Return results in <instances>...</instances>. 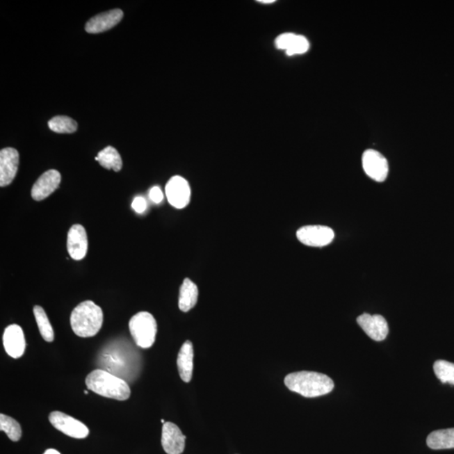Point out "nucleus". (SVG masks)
I'll return each mask as SVG.
<instances>
[{
    "label": "nucleus",
    "instance_id": "obj_16",
    "mask_svg": "<svg viewBox=\"0 0 454 454\" xmlns=\"http://www.w3.org/2000/svg\"><path fill=\"white\" fill-rule=\"evenodd\" d=\"M177 364L181 379L186 383L190 382L194 369V348L190 341H186L181 347Z\"/></svg>",
    "mask_w": 454,
    "mask_h": 454
},
{
    "label": "nucleus",
    "instance_id": "obj_25",
    "mask_svg": "<svg viewBox=\"0 0 454 454\" xmlns=\"http://www.w3.org/2000/svg\"><path fill=\"white\" fill-rule=\"evenodd\" d=\"M294 33H284L278 36L276 39V47L280 50L287 51L291 47L292 43L294 42L296 38Z\"/></svg>",
    "mask_w": 454,
    "mask_h": 454
},
{
    "label": "nucleus",
    "instance_id": "obj_12",
    "mask_svg": "<svg viewBox=\"0 0 454 454\" xmlns=\"http://www.w3.org/2000/svg\"><path fill=\"white\" fill-rule=\"evenodd\" d=\"M357 323L371 339L381 341L387 339L389 325L387 320L380 315H369L367 313L359 316Z\"/></svg>",
    "mask_w": 454,
    "mask_h": 454
},
{
    "label": "nucleus",
    "instance_id": "obj_19",
    "mask_svg": "<svg viewBox=\"0 0 454 454\" xmlns=\"http://www.w3.org/2000/svg\"><path fill=\"white\" fill-rule=\"evenodd\" d=\"M100 165L108 170L119 172L122 168V159L117 150L115 147L108 146L102 151H100L95 158Z\"/></svg>",
    "mask_w": 454,
    "mask_h": 454
},
{
    "label": "nucleus",
    "instance_id": "obj_8",
    "mask_svg": "<svg viewBox=\"0 0 454 454\" xmlns=\"http://www.w3.org/2000/svg\"><path fill=\"white\" fill-rule=\"evenodd\" d=\"M165 193L168 202L176 209L186 208L190 204V186L183 177H172L167 184Z\"/></svg>",
    "mask_w": 454,
    "mask_h": 454
},
{
    "label": "nucleus",
    "instance_id": "obj_21",
    "mask_svg": "<svg viewBox=\"0 0 454 454\" xmlns=\"http://www.w3.org/2000/svg\"><path fill=\"white\" fill-rule=\"evenodd\" d=\"M50 130L60 134L74 133L78 129V123L68 116L58 115L48 122Z\"/></svg>",
    "mask_w": 454,
    "mask_h": 454
},
{
    "label": "nucleus",
    "instance_id": "obj_31",
    "mask_svg": "<svg viewBox=\"0 0 454 454\" xmlns=\"http://www.w3.org/2000/svg\"><path fill=\"white\" fill-rule=\"evenodd\" d=\"M84 394H86V395H88V391H84Z\"/></svg>",
    "mask_w": 454,
    "mask_h": 454
},
{
    "label": "nucleus",
    "instance_id": "obj_11",
    "mask_svg": "<svg viewBox=\"0 0 454 454\" xmlns=\"http://www.w3.org/2000/svg\"><path fill=\"white\" fill-rule=\"evenodd\" d=\"M3 344L8 355L17 359L26 351V339L22 328L13 324L6 328L3 335Z\"/></svg>",
    "mask_w": 454,
    "mask_h": 454
},
{
    "label": "nucleus",
    "instance_id": "obj_15",
    "mask_svg": "<svg viewBox=\"0 0 454 454\" xmlns=\"http://www.w3.org/2000/svg\"><path fill=\"white\" fill-rule=\"evenodd\" d=\"M123 11L115 9L104 12V13L94 16L88 21L86 26L88 33L99 34L111 30V28L118 25L123 18Z\"/></svg>",
    "mask_w": 454,
    "mask_h": 454
},
{
    "label": "nucleus",
    "instance_id": "obj_20",
    "mask_svg": "<svg viewBox=\"0 0 454 454\" xmlns=\"http://www.w3.org/2000/svg\"><path fill=\"white\" fill-rule=\"evenodd\" d=\"M33 312L42 339L47 341V343H51L54 340V332L45 311H44L42 307H39V305H35L33 309Z\"/></svg>",
    "mask_w": 454,
    "mask_h": 454
},
{
    "label": "nucleus",
    "instance_id": "obj_23",
    "mask_svg": "<svg viewBox=\"0 0 454 454\" xmlns=\"http://www.w3.org/2000/svg\"><path fill=\"white\" fill-rule=\"evenodd\" d=\"M433 369L441 383L454 385V364L439 360L434 364Z\"/></svg>",
    "mask_w": 454,
    "mask_h": 454
},
{
    "label": "nucleus",
    "instance_id": "obj_27",
    "mask_svg": "<svg viewBox=\"0 0 454 454\" xmlns=\"http://www.w3.org/2000/svg\"><path fill=\"white\" fill-rule=\"evenodd\" d=\"M149 197L152 202L160 204L163 200V193L159 186L151 188Z\"/></svg>",
    "mask_w": 454,
    "mask_h": 454
},
{
    "label": "nucleus",
    "instance_id": "obj_4",
    "mask_svg": "<svg viewBox=\"0 0 454 454\" xmlns=\"http://www.w3.org/2000/svg\"><path fill=\"white\" fill-rule=\"evenodd\" d=\"M129 329L131 337L138 347L147 349L154 344L158 325L149 312L142 311L132 316Z\"/></svg>",
    "mask_w": 454,
    "mask_h": 454
},
{
    "label": "nucleus",
    "instance_id": "obj_6",
    "mask_svg": "<svg viewBox=\"0 0 454 454\" xmlns=\"http://www.w3.org/2000/svg\"><path fill=\"white\" fill-rule=\"evenodd\" d=\"M301 243L309 247L321 248L330 244L335 238L332 229L325 226H305L296 232Z\"/></svg>",
    "mask_w": 454,
    "mask_h": 454
},
{
    "label": "nucleus",
    "instance_id": "obj_26",
    "mask_svg": "<svg viewBox=\"0 0 454 454\" xmlns=\"http://www.w3.org/2000/svg\"><path fill=\"white\" fill-rule=\"evenodd\" d=\"M131 207L136 213L142 214V213L147 210V204L146 200L142 196L136 197L131 204Z\"/></svg>",
    "mask_w": 454,
    "mask_h": 454
},
{
    "label": "nucleus",
    "instance_id": "obj_3",
    "mask_svg": "<svg viewBox=\"0 0 454 454\" xmlns=\"http://www.w3.org/2000/svg\"><path fill=\"white\" fill-rule=\"evenodd\" d=\"M86 382L88 389L104 397L126 400L131 396V389L126 381L103 369L92 371Z\"/></svg>",
    "mask_w": 454,
    "mask_h": 454
},
{
    "label": "nucleus",
    "instance_id": "obj_22",
    "mask_svg": "<svg viewBox=\"0 0 454 454\" xmlns=\"http://www.w3.org/2000/svg\"><path fill=\"white\" fill-rule=\"evenodd\" d=\"M0 430L5 432L11 441H18L22 436L21 425L12 417L1 414L0 415Z\"/></svg>",
    "mask_w": 454,
    "mask_h": 454
},
{
    "label": "nucleus",
    "instance_id": "obj_30",
    "mask_svg": "<svg viewBox=\"0 0 454 454\" xmlns=\"http://www.w3.org/2000/svg\"><path fill=\"white\" fill-rule=\"evenodd\" d=\"M161 421H162L163 424L165 423V421H164L163 419L161 420Z\"/></svg>",
    "mask_w": 454,
    "mask_h": 454
},
{
    "label": "nucleus",
    "instance_id": "obj_14",
    "mask_svg": "<svg viewBox=\"0 0 454 454\" xmlns=\"http://www.w3.org/2000/svg\"><path fill=\"white\" fill-rule=\"evenodd\" d=\"M186 437L184 435L178 425L165 423L163 425L162 445L168 454H181L186 448Z\"/></svg>",
    "mask_w": 454,
    "mask_h": 454
},
{
    "label": "nucleus",
    "instance_id": "obj_13",
    "mask_svg": "<svg viewBox=\"0 0 454 454\" xmlns=\"http://www.w3.org/2000/svg\"><path fill=\"white\" fill-rule=\"evenodd\" d=\"M67 252L72 259L82 260L88 252V236L86 228L76 224L67 233Z\"/></svg>",
    "mask_w": 454,
    "mask_h": 454
},
{
    "label": "nucleus",
    "instance_id": "obj_17",
    "mask_svg": "<svg viewBox=\"0 0 454 454\" xmlns=\"http://www.w3.org/2000/svg\"><path fill=\"white\" fill-rule=\"evenodd\" d=\"M199 289L190 279L184 280L181 285L179 297V307L183 312H188L195 307L198 301Z\"/></svg>",
    "mask_w": 454,
    "mask_h": 454
},
{
    "label": "nucleus",
    "instance_id": "obj_24",
    "mask_svg": "<svg viewBox=\"0 0 454 454\" xmlns=\"http://www.w3.org/2000/svg\"><path fill=\"white\" fill-rule=\"evenodd\" d=\"M309 48H310V43L308 40L303 35H297L294 42L286 51V54L289 56L304 54L309 50Z\"/></svg>",
    "mask_w": 454,
    "mask_h": 454
},
{
    "label": "nucleus",
    "instance_id": "obj_29",
    "mask_svg": "<svg viewBox=\"0 0 454 454\" xmlns=\"http://www.w3.org/2000/svg\"><path fill=\"white\" fill-rule=\"evenodd\" d=\"M260 3H274L275 0H261L259 1Z\"/></svg>",
    "mask_w": 454,
    "mask_h": 454
},
{
    "label": "nucleus",
    "instance_id": "obj_7",
    "mask_svg": "<svg viewBox=\"0 0 454 454\" xmlns=\"http://www.w3.org/2000/svg\"><path fill=\"white\" fill-rule=\"evenodd\" d=\"M364 170L369 178L384 182L389 174V163L387 159L380 152L368 149L362 156Z\"/></svg>",
    "mask_w": 454,
    "mask_h": 454
},
{
    "label": "nucleus",
    "instance_id": "obj_5",
    "mask_svg": "<svg viewBox=\"0 0 454 454\" xmlns=\"http://www.w3.org/2000/svg\"><path fill=\"white\" fill-rule=\"evenodd\" d=\"M49 421L58 431L74 439H86L90 434V430L81 421L61 412H51Z\"/></svg>",
    "mask_w": 454,
    "mask_h": 454
},
{
    "label": "nucleus",
    "instance_id": "obj_2",
    "mask_svg": "<svg viewBox=\"0 0 454 454\" xmlns=\"http://www.w3.org/2000/svg\"><path fill=\"white\" fill-rule=\"evenodd\" d=\"M103 321L102 309L91 300L80 303L72 311L70 317L72 331L80 337H91L98 334Z\"/></svg>",
    "mask_w": 454,
    "mask_h": 454
},
{
    "label": "nucleus",
    "instance_id": "obj_9",
    "mask_svg": "<svg viewBox=\"0 0 454 454\" xmlns=\"http://www.w3.org/2000/svg\"><path fill=\"white\" fill-rule=\"evenodd\" d=\"M19 152L6 147L0 152V186L6 187L13 182L19 166Z\"/></svg>",
    "mask_w": 454,
    "mask_h": 454
},
{
    "label": "nucleus",
    "instance_id": "obj_10",
    "mask_svg": "<svg viewBox=\"0 0 454 454\" xmlns=\"http://www.w3.org/2000/svg\"><path fill=\"white\" fill-rule=\"evenodd\" d=\"M61 179V175L57 170H51L44 172L32 187V199L35 202H41L47 199L52 193L58 190Z\"/></svg>",
    "mask_w": 454,
    "mask_h": 454
},
{
    "label": "nucleus",
    "instance_id": "obj_1",
    "mask_svg": "<svg viewBox=\"0 0 454 454\" xmlns=\"http://www.w3.org/2000/svg\"><path fill=\"white\" fill-rule=\"evenodd\" d=\"M284 384L289 391L307 398L327 395L334 389V383L330 377L311 371L289 373L285 377Z\"/></svg>",
    "mask_w": 454,
    "mask_h": 454
},
{
    "label": "nucleus",
    "instance_id": "obj_28",
    "mask_svg": "<svg viewBox=\"0 0 454 454\" xmlns=\"http://www.w3.org/2000/svg\"><path fill=\"white\" fill-rule=\"evenodd\" d=\"M43 454H61V453H60L58 451V450L51 448V449H47V451Z\"/></svg>",
    "mask_w": 454,
    "mask_h": 454
},
{
    "label": "nucleus",
    "instance_id": "obj_18",
    "mask_svg": "<svg viewBox=\"0 0 454 454\" xmlns=\"http://www.w3.org/2000/svg\"><path fill=\"white\" fill-rule=\"evenodd\" d=\"M427 444L434 450L454 448V428L432 432L428 437Z\"/></svg>",
    "mask_w": 454,
    "mask_h": 454
}]
</instances>
